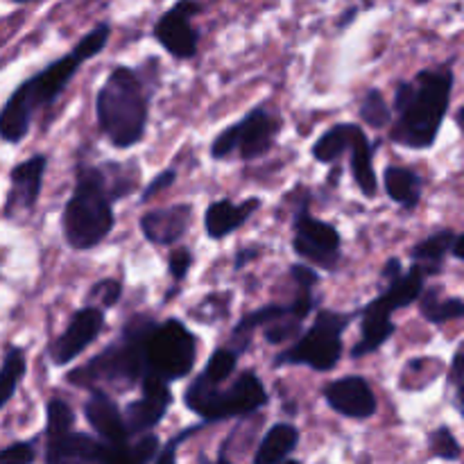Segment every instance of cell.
<instances>
[{
    "mask_svg": "<svg viewBox=\"0 0 464 464\" xmlns=\"http://www.w3.org/2000/svg\"><path fill=\"white\" fill-rule=\"evenodd\" d=\"M456 75L449 66L426 68L415 80L401 82L394 91V121L390 139L408 150H429L435 145L447 118Z\"/></svg>",
    "mask_w": 464,
    "mask_h": 464,
    "instance_id": "obj_1",
    "label": "cell"
},
{
    "mask_svg": "<svg viewBox=\"0 0 464 464\" xmlns=\"http://www.w3.org/2000/svg\"><path fill=\"white\" fill-rule=\"evenodd\" d=\"M107 163L77 168L75 188L62 213L63 238L72 249H93L111 234L116 202Z\"/></svg>",
    "mask_w": 464,
    "mask_h": 464,
    "instance_id": "obj_2",
    "label": "cell"
},
{
    "mask_svg": "<svg viewBox=\"0 0 464 464\" xmlns=\"http://www.w3.org/2000/svg\"><path fill=\"white\" fill-rule=\"evenodd\" d=\"M100 131L118 150L140 143L148 127V93L139 72L130 66H116L95 98Z\"/></svg>",
    "mask_w": 464,
    "mask_h": 464,
    "instance_id": "obj_3",
    "label": "cell"
},
{
    "mask_svg": "<svg viewBox=\"0 0 464 464\" xmlns=\"http://www.w3.org/2000/svg\"><path fill=\"white\" fill-rule=\"evenodd\" d=\"M154 322L157 320L148 315L130 317L127 324L122 326L121 338L102 349L98 356L91 358L86 365L72 370L66 376L68 383L89 390V392L104 388L127 390L139 385L145 374L143 343Z\"/></svg>",
    "mask_w": 464,
    "mask_h": 464,
    "instance_id": "obj_4",
    "label": "cell"
},
{
    "mask_svg": "<svg viewBox=\"0 0 464 464\" xmlns=\"http://www.w3.org/2000/svg\"><path fill=\"white\" fill-rule=\"evenodd\" d=\"M82 63L84 62L71 53L23 82L0 109V139L7 143H21L30 131L34 113L50 107L66 91L68 82L75 77Z\"/></svg>",
    "mask_w": 464,
    "mask_h": 464,
    "instance_id": "obj_5",
    "label": "cell"
},
{
    "mask_svg": "<svg viewBox=\"0 0 464 464\" xmlns=\"http://www.w3.org/2000/svg\"><path fill=\"white\" fill-rule=\"evenodd\" d=\"M222 385L225 383L208 385L193 379L184 394L186 408L202 417L204 421H225L254 415L267 403L266 385L254 372L238 374L229 388H222Z\"/></svg>",
    "mask_w": 464,
    "mask_h": 464,
    "instance_id": "obj_6",
    "label": "cell"
},
{
    "mask_svg": "<svg viewBox=\"0 0 464 464\" xmlns=\"http://www.w3.org/2000/svg\"><path fill=\"white\" fill-rule=\"evenodd\" d=\"M426 275L420 266H412L411 272H401L394 281H390L388 290L383 295L374 299V302L367 304L365 308H361L362 324H361V340L353 344L352 356L362 358L367 353L376 352V349L383 347L394 334H397V326L392 324L390 315L399 308L411 306L412 302H417L420 293L424 290Z\"/></svg>",
    "mask_w": 464,
    "mask_h": 464,
    "instance_id": "obj_7",
    "label": "cell"
},
{
    "mask_svg": "<svg viewBox=\"0 0 464 464\" xmlns=\"http://www.w3.org/2000/svg\"><path fill=\"white\" fill-rule=\"evenodd\" d=\"M358 315L361 311H320L311 329L299 335L293 347L275 358V367L304 365L315 372H331L343 358V334Z\"/></svg>",
    "mask_w": 464,
    "mask_h": 464,
    "instance_id": "obj_8",
    "label": "cell"
},
{
    "mask_svg": "<svg viewBox=\"0 0 464 464\" xmlns=\"http://www.w3.org/2000/svg\"><path fill=\"white\" fill-rule=\"evenodd\" d=\"M145 374L168 381H181L193 372L198 358V338L184 326V322H154L143 343Z\"/></svg>",
    "mask_w": 464,
    "mask_h": 464,
    "instance_id": "obj_9",
    "label": "cell"
},
{
    "mask_svg": "<svg viewBox=\"0 0 464 464\" xmlns=\"http://www.w3.org/2000/svg\"><path fill=\"white\" fill-rule=\"evenodd\" d=\"M340 238L338 229L329 222L315 220L308 213V198H304V204L295 213V238L293 247L304 261L320 266L322 270L334 272L340 261Z\"/></svg>",
    "mask_w": 464,
    "mask_h": 464,
    "instance_id": "obj_10",
    "label": "cell"
},
{
    "mask_svg": "<svg viewBox=\"0 0 464 464\" xmlns=\"http://www.w3.org/2000/svg\"><path fill=\"white\" fill-rule=\"evenodd\" d=\"M204 12L199 0H177L154 25V39L175 59H193L198 54L199 32L193 27V18Z\"/></svg>",
    "mask_w": 464,
    "mask_h": 464,
    "instance_id": "obj_11",
    "label": "cell"
},
{
    "mask_svg": "<svg viewBox=\"0 0 464 464\" xmlns=\"http://www.w3.org/2000/svg\"><path fill=\"white\" fill-rule=\"evenodd\" d=\"M45 462H109L130 464V444L113 447L102 438H91L86 433L68 430V433L48 438Z\"/></svg>",
    "mask_w": 464,
    "mask_h": 464,
    "instance_id": "obj_12",
    "label": "cell"
},
{
    "mask_svg": "<svg viewBox=\"0 0 464 464\" xmlns=\"http://www.w3.org/2000/svg\"><path fill=\"white\" fill-rule=\"evenodd\" d=\"M104 329V311L98 306H91L86 304L84 308L72 315V320L68 322L66 331H63L59 338H54L48 347V356L54 365H66V362L75 361L80 353H84V349H89L91 344L98 340V335Z\"/></svg>",
    "mask_w": 464,
    "mask_h": 464,
    "instance_id": "obj_13",
    "label": "cell"
},
{
    "mask_svg": "<svg viewBox=\"0 0 464 464\" xmlns=\"http://www.w3.org/2000/svg\"><path fill=\"white\" fill-rule=\"evenodd\" d=\"M236 140V152L245 161L266 157L275 145L276 134L281 131V118L272 113L266 104L254 107L247 116L240 118L236 125L229 127Z\"/></svg>",
    "mask_w": 464,
    "mask_h": 464,
    "instance_id": "obj_14",
    "label": "cell"
},
{
    "mask_svg": "<svg viewBox=\"0 0 464 464\" xmlns=\"http://www.w3.org/2000/svg\"><path fill=\"white\" fill-rule=\"evenodd\" d=\"M140 390H143V397H140L139 401L130 403L125 415H122L130 438H139V435L157 429L172 403L170 383L159 379V376L143 374V379H140Z\"/></svg>",
    "mask_w": 464,
    "mask_h": 464,
    "instance_id": "obj_15",
    "label": "cell"
},
{
    "mask_svg": "<svg viewBox=\"0 0 464 464\" xmlns=\"http://www.w3.org/2000/svg\"><path fill=\"white\" fill-rule=\"evenodd\" d=\"M324 401L338 415L349 417V420H370L379 408L370 383L362 376H344V379L331 381L324 388Z\"/></svg>",
    "mask_w": 464,
    "mask_h": 464,
    "instance_id": "obj_16",
    "label": "cell"
},
{
    "mask_svg": "<svg viewBox=\"0 0 464 464\" xmlns=\"http://www.w3.org/2000/svg\"><path fill=\"white\" fill-rule=\"evenodd\" d=\"M313 306H315V299H313L311 288H299L297 297H295L288 306H281V304H270V306H263V308H258V311L247 313V315H245L243 320L236 324L234 334H231V343H234V347L231 349H234V352L240 356V353L249 347V343H252L254 331L261 329V326H266L267 322L276 320V317L288 315V313H293V315L299 317V320H306L308 313L313 311Z\"/></svg>",
    "mask_w": 464,
    "mask_h": 464,
    "instance_id": "obj_17",
    "label": "cell"
},
{
    "mask_svg": "<svg viewBox=\"0 0 464 464\" xmlns=\"http://www.w3.org/2000/svg\"><path fill=\"white\" fill-rule=\"evenodd\" d=\"M193 220V207L190 204H177L168 208H152V211L140 216V231L145 240L159 247L175 245L184 238Z\"/></svg>",
    "mask_w": 464,
    "mask_h": 464,
    "instance_id": "obj_18",
    "label": "cell"
},
{
    "mask_svg": "<svg viewBox=\"0 0 464 464\" xmlns=\"http://www.w3.org/2000/svg\"><path fill=\"white\" fill-rule=\"evenodd\" d=\"M84 417L91 424V429L104 442L113 444V447H127L130 444L125 420H122L116 401L104 390H91L89 399L84 403Z\"/></svg>",
    "mask_w": 464,
    "mask_h": 464,
    "instance_id": "obj_19",
    "label": "cell"
},
{
    "mask_svg": "<svg viewBox=\"0 0 464 464\" xmlns=\"http://www.w3.org/2000/svg\"><path fill=\"white\" fill-rule=\"evenodd\" d=\"M45 166H48V157L45 154H34L27 161L18 163L9 172V181H12V190H9L7 211H32L39 199L41 184H44Z\"/></svg>",
    "mask_w": 464,
    "mask_h": 464,
    "instance_id": "obj_20",
    "label": "cell"
},
{
    "mask_svg": "<svg viewBox=\"0 0 464 464\" xmlns=\"http://www.w3.org/2000/svg\"><path fill=\"white\" fill-rule=\"evenodd\" d=\"M261 207V199L252 198L243 204H234L231 199H218L207 208L204 227H207L208 238L222 240L225 236L234 234L238 227H243Z\"/></svg>",
    "mask_w": 464,
    "mask_h": 464,
    "instance_id": "obj_21",
    "label": "cell"
},
{
    "mask_svg": "<svg viewBox=\"0 0 464 464\" xmlns=\"http://www.w3.org/2000/svg\"><path fill=\"white\" fill-rule=\"evenodd\" d=\"M383 184L392 202H397L406 211H415L421 199V188H424V179L415 170L399 166L385 168Z\"/></svg>",
    "mask_w": 464,
    "mask_h": 464,
    "instance_id": "obj_22",
    "label": "cell"
},
{
    "mask_svg": "<svg viewBox=\"0 0 464 464\" xmlns=\"http://www.w3.org/2000/svg\"><path fill=\"white\" fill-rule=\"evenodd\" d=\"M299 444V430L293 424H275L263 438L261 447L254 453L256 464L285 462Z\"/></svg>",
    "mask_w": 464,
    "mask_h": 464,
    "instance_id": "obj_23",
    "label": "cell"
},
{
    "mask_svg": "<svg viewBox=\"0 0 464 464\" xmlns=\"http://www.w3.org/2000/svg\"><path fill=\"white\" fill-rule=\"evenodd\" d=\"M456 236L458 234L453 229L435 231L433 236L420 240V243L411 249V258L424 270L426 276L440 275V272H442L444 256L451 252V245L453 240H456Z\"/></svg>",
    "mask_w": 464,
    "mask_h": 464,
    "instance_id": "obj_24",
    "label": "cell"
},
{
    "mask_svg": "<svg viewBox=\"0 0 464 464\" xmlns=\"http://www.w3.org/2000/svg\"><path fill=\"white\" fill-rule=\"evenodd\" d=\"M349 154H352L349 157V166H352V175L356 179L358 188H361V193L365 198H374L376 190H379V184H376L374 163H372V145L361 127H358L356 136H353Z\"/></svg>",
    "mask_w": 464,
    "mask_h": 464,
    "instance_id": "obj_25",
    "label": "cell"
},
{
    "mask_svg": "<svg viewBox=\"0 0 464 464\" xmlns=\"http://www.w3.org/2000/svg\"><path fill=\"white\" fill-rule=\"evenodd\" d=\"M356 131V122H343V125L331 127L313 145V159L320 163H335L344 152H349Z\"/></svg>",
    "mask_w": 464,
    "mask_h": 464,
    "instance_id": "obj_26",
    "label": "cell"
},
{
    "mask_svg": "<svg viewBox=\"0 0 464 464\" xmlns=\"http://www.w3.org/2000/svg\"><path fill=\"white\" fill-rule=\"evenodd\" d=\"M420 313L426 322L442 324L449 320H460L464 315V302L460 297H440L438 288H429V293H420Z\"/></svg>",
    "mask_w": 464,
    "mask_h": 464,
    "instance_id": "obj_27",
    "label": "cell"
},
{
    "mask_svg": "<svg viewBox=\"0 0 464 464\" xmlns=\"http://www.w3.org/2000/svg\"><path fill=\"white\" fill-rule=\"evenodd\" d=\"M27 370V362H25V353L23 349L12 347L7 349L5 353V362L0 367V411L12 401L14 392H16L18 383L23 381Z\"/></svg>",
    "mask_w": 464,
    "mask_h": 464,
    "instance_id": "obj_28",
    "label": "cell"
},
{
    "mask_svg": "<svg viewBox=\"0 0 464 464\" xmlns=\"http://www.w3.org/2000/svg\"><path fill=\"white\" fill-rule=\"evenodd\" d=\"M236 367H238V353H236L234 349H229V347L216 349V352H213V356L208 358L207 365H204L202 374H199L198 379L202 381V383H208V385L227 383V381L236 374Z\"/></svg>",
    "mask_w": 464,
    "mask_h": 464,
    "instance_id": "obj_29",
    "label": "cell"
},
{
    "mask_svg": "<svg viewBox=\"0 0 464 464\" xmlns=\"http://www.w3.org/2000/svg\"><path fill=\"white\" fill-rule=\"evenodd\" d=\"M361 121H365L367 125L374 127V130H383L385 125H390L392 121V109L385 102L383 93L379 89H370L365 93L361 102Z\"/></svg>",
    "mask_w": 464,
    "mask_h": 464,
    "instance_id": "obj_30",
    "label": "cell"
},
{
    "mask_svg": "<svg viewBox=\"0 0 464 464\" xmlns=\"http://www.w3.org/2000/svg\"><path fill=\"white\" fill-rule=\"evenodd\" d=\"M302 326L304 320H299L293 313H288V315H281L276 317V320L267 322V324L263 326V331H266V338L270 344H284L288 343V340L299 338V335H302Z\"/></svg>",
    "mask_w": 464,
    "mask_h": 464,
    "instance_id": "obj_31",
    "label": "cell"
},
{
    "mask_svg": "<svg viewBox=\"0 0 464 464\" xmlns=\"http://www.w3.org/2000/svg\"><path fill=\"white\" fill-rule=\"evenodd\" d=\"M429 447L435 458H442V460L449 462L460 460L462 456L460 442H458V438L451 433V429H447V426H440V429H435L433 433L429 435Z\"/></svg>",
    "mask_w": 464,
    "mask_h": 464,
    "instance_id": "obj_32",
    "label": "cell"
},
{
    "mask_svg": "<svg viewBox=\"0 0 464 464\" xmlns=\"http://www.w3.org/2000/svg\"><path fill=\"white\" fill-rule=\"evenodd\" d=\"M75 429V412L62 399H53L48 403V426H45V435L54 438V435L68 433Z\"/></svg>",
    "mask_w": 464,
    "mask_h": 464,
    "instance_id": "obj_33",
    "label": "cell"
},
{
    "mask_svg": "<svg viewBox=\"0 0 464 464\" xmlns=\"http://www.w3.org/2000/svg\"><path fill=\"white\" fill-rule=\"evenodd\" d=\"M109 36H111V27H109V23H100V25H95L84 39L77 41L72 53H75L82 62H89V59H93L95 54H100L104 48H107Z\"/></svg>",
    "mask_w": 464,
    "mask_h": 464,
    "instance_id": "obj_34",
    "label": "cell"
},
{
    "mask_svg": "<svg viewBox=\"0 0 464 464\" xmlns=\"http://www.w3.org/2000/svg\"><path fill=\"white\" fill-rule=\"evenodd\" d=\"M122 295V284L116 279H102L98 281V284L91 285L89 295H86V304H91V306H98L102 308V311H107V308H113L118 304V299H121Z\"/></svg>",
    "mask_w": 464,
    "mask_h": 464,
    "instance_id": "obj_35",
    "label": "cell"
},
{
    "mask_svg": "<svg viewBox=\"0 0 464 464\" xmlns=\"http://www.w3.org/2000/svg\"><path fill=\"white\" fill-rule=\"evenodd\" d=\"M159 449H161V442L154 433H143L139 435L134 444H130V464H145V462H154L157 458Z\"/></svg>",
    "mask_w": 464,
    "mask_h": 464,
    "instance_id": "obj_36",
    "label": "cell"
},
{
    "mask_svg": "<svg viewBox=\"0 0 464 464\" xmlns=\"http://www.w3.org/2000/svg\"><path fill=\"white\" fill-rule=\"evenodd\" d=\"M202 429H204V424H199V426H188V429L181 430V433L175 435V438H172L170 442L166 444V447L159 449V453H157V458H154V462H157V464H170V462H175V453H177V449H179V444L186 442V440H188V438H193V435L199 433V430H202Z\"/></svg>",
    "mask_w": 464,
    "mask_h": 464,
    "instance_id": "obj_37",
    "label": "cell"
},
{
    "mask_svg": "<svg viewBox=\"0 0 464 464\" xmlns=\"http://www.w3.org/2000/svg\"><path fill=\"white\" fill-rule=\"evenodd\" d=\"M36 460V442H16L9 444L0 451V462H34Z\"/></svg>",
    "mask_w": 464,
    "mask_h": 464,
    "instance_id": "obj_38",
    "label": "cell"
},
{
    "mask_svg": "<svg viewBox=\"0 0 464 464\" xmlns=\"http://www.w3.org/2000/svg\"><path fill=\"white\" fill-rule=\"evenodd\" d=\"M190 266H193V254L188 249H175L168 258V270H170V276L175 281H181L186 275H188Z\"/></svg>",
    "mask_w": 464,
    "mask_h": 464,
    "instance_id": "obj_39",
    "label": "cell"
},
{
    "mask_svg": "<svg viewBox=\"0 0 464 464\" xmlns=\"http://www.w3.org/2000/svg\"><path fill=\"white\" fill-rule=\"evenodd\" d=\"M462 347H458V352L453 353V361H451V374H449V381H451L453 390H456V408L462 412V392H464V372H462Z\"/></svg>",
    "mask_w": 464,
    "mask_h": 464,
    "instance_id": "obj_40",
    "label": "cell"
},
{
    "mask_svg": "<svg viewBox=\"0 0 464 464\" xmlns=\"http://www.w3.org/2000/svg\"><path fill=\"white\" fill-rule=\"evenodd\" d=\"M175 179H177V170H172V168H170V170H163L161 175H157V179L150 181V186L143 190L140 199H143V202H148V199H152L157 193L170 188V186L175 184Z\"/></svg>",
    "mask_w": 464,
    "mask_h": 464,
    "instance_id": "obj_41",
    "label": "cell"
},
{
    "mask_svg": "<svg viewBox=\"0 0 464 464\" xmlns=\"http://www.w3.org/2000/svg\"><path fill=\"white\" fill-rule=\"evenodd\" d=\"M290 276H293L295 284H297L299 288H313V285L317 284V279H320V275H317L313 267L302 266V263H295V266L290 267Z\"/></svg>",
    "mask_w": 464,
    "mask_h": 464,
    "instance_id": "obj_42",
    "label": "cell"
},
{
    "mask_svg": "<svg viewBox=\"0 0 464 464\" xmlns=\"http://www.w3.org/2000/svg\"><path fill=\"white\" fill-rule=\"evenodd\" d=\"M258 256V247H245L236 254V261H234V270H243L249 261Z\"/></svg>",
    "mask_w": 464,
    "mask_h": 464,
    "instance_id": "obj_43",
    "label": "cell"
},
{
    "mask_svg": "<svg viewBox=\"0 0 464 464\" xmlns=\"http://www.w3.org/2000/svg\"><path fill=\"white\" fill-rule=\"evenodd\" d=\"M401 261H399V258H390L388 263H385V267H383V272H381V276H383V281H394L397 279L399 275H401Z\"/></svg>",
    "mask_w": 464,
    "mask_h": 464,
    "instance_id": "obj_44",
    "label": "cell"
},
{
    "mask_svg": "<svg viewBox=\"0 0 464 464\" xmlns=\"http://www.w3.org/2000/svg\"><path fill=\"white\" fill-rule=\"evenodd\" d=\"M462 245H464V236L462 234H458L456 236V240H453V245H451V256L456 258V261H462L464 258V254H462Z\"/></svg>",
    "mask_w": 464,
    "mask_h": 464,
    "instance_id": "obj_45",
    "label": "cell"
},
{
    "mask_svg": "<svg viewBox=\"0 0 464 464\" xmlns=\"http://www.w3.org/2000/svg\"><path fill=\"white\" fill-rule=\"evenodd\" d=\"M356 16H358V9H356V7L347 9V14H344V16L338 21V27H343V30H344V27H347L349 23H352Z\"/></svg>",
    "mask_w": 464,
    "mask_h": 464,
    "instance_id": "obj_46",
    "label": "cell"
},
{
    "mask_svg": "<svg viewBox=\"0 0 464 464\" xmlns=\"http://www.w3.org/2000/svg\"><path fill=\"white\" fill-rule=\"evenodd\" d=\"M14 3H18V5H25V3H34V0H14Z\"/></svg>",
    "mask_w": 464,
    "mask_h": 464,
    "instance_id": "obj_47",
    "label": "cell"
},
{
    "mask_svg": "<svg viewBox=\"0 0 464 464\" xmlns=\"http://www.w3.org/2000/svg\"><path fill=\"white\" fill-rule=\"evenodd\" d=\"M417 5H424V3H430V0H415Z\"/></svg>",
    "mask_w": 464,
    "mask_h": 464,
    "instance_id": "obj_48",
    "label": "cell"
}]
</instances>
